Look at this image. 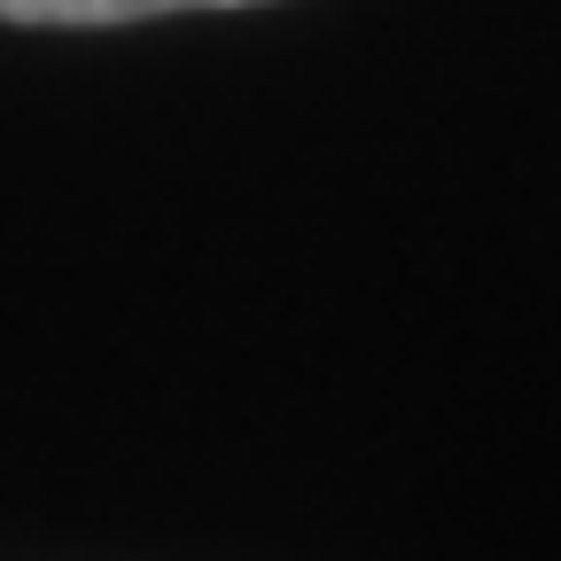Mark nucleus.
Returning a JSON list of instances; mask_svg holds the SVG:
<instances>
[{
  "label": "nucleus",
  "instance_id": "1",
  "mask_svg": "<svg viewBox=\"0 0 561 561\" xmlns=\"http://www.w3.org/2000/svg\"><path fill=\"white\" fill-rule=\"evenodd\" d=\"M180 9H250V0H0L9 24H149Z\"/></svg>",
  "mask_w": 561,
  "mask_h": 561
}]
</instances>
